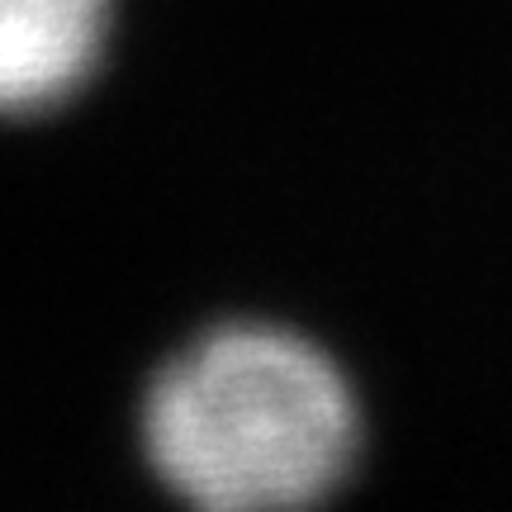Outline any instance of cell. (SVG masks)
<instances>
[{"mask_svg":"<svg viewBox=\"0 0 512 512\" xmlns=\"http://www.w3.org/2000/svg\"><path fill=\"white\" fill-rule=\"evenodd\" d=\"M361 403L309 332L214 318L138 394V456L185 512H309L361 460Z\"/></svg>","mask_w":512,"mask_h":512,"instance_id":"6da1fadb","label":"cell"},{"mask_svg":"<svg viewBox=\"0 0 512 512\" xmlns=\"http://www.w3.org/2000/svg\"><path fill=\"white\" fill-rule=\"evenodd\" d=\"M119 0H0V124L72 110L105 76Z\"/></svg>","mask_w":512,"mask_h":512,"instance_id":"7a4b0ae2","label":"cell"}]
</instances>
